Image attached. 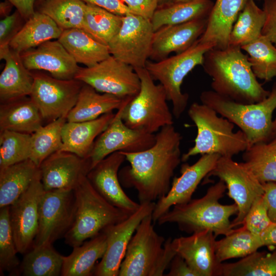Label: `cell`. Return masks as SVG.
I'll use <instances>...</instances> for the list:
<instances>
[{"label": "cell", "mask_w": 276, "mask_h": 276, "mask_svg": "<svg viewBox=\"0 0 276 276\" xmlns=\"http://www.w3.org/2000/svg\"><path fill=\"white\" fill-rule=\"evenodd\" d=\"M155 137L154 144L145 150L121 151L130 165L119 170L120 181L124 187L136 190L140 204L154 202L168 193L181 161L182 136L173 125L163 127Z\"/></svg>", "instance_id": "cell-1"}, {"label": "cell", "mask_w": 276, "mask_h": 276, "mask_svg": "<svg viewBox=\"0 0 276 276\" xmlns=\"http://www.w3.org/2000/svg\"><path fill=\"white\" fill-rule=\"evenodd\" d=\"M242 51L238 47L213 48L204 54L201 65L212 80V90L218 94L242 104L261 102L270 91L258 82Z\"/></svg>", "instance_id": "cell-2"}, {"label": "cell", "mask_w": 276, "mask_h": 276, "mask_svg": "<svg viewBox=\"0 0 276 276\" xmlns=\"http://www.w3.org/2000/svg\"><path fill=\"white\" fill-rule=\"evenodd\" d=\"M226 189L225 183L219 180L208 189L203 197L174 205L157 222L159 225L175 223L180 230L189 234L208 229L216 237L225 236L234 230L229 218L238 212L235 203L226 205L219 203Z\"/></svg>", "instance_id": "cell-3"}, {"label": "cell", "mask_w": 276, "mask_h": 276, "mask_svg": "<svg viewBox=\"0 0 276 276\" xmlns=\"http://www.w3.org/2000/svg\"><path fill=\"white\" fill-rule=\"evenodd\" d=\"M188 113L196 126L197 133L194 146L182 155L181 161L186 162L191 156L205 154L233 157L250 145L242 130L234 132L235 124L219 117L210 107L194 102Z\"/></svg>", "instance_id": "cell-4"}, {"label": "cell", "mask_w": 276, "mask_h": 276, "mask_svg": "<svg viewBox=\"0 0 276 276\" xmlns=\"http://www.w3.org/2000/svg\"><path fill=\"white\" fill-rule=\"evenodd\" d=\"M75 212L73 224L65 235V243L80 245L107 227L126 219L130 214L112 205L94 188L83 176L74 190ZM131 215V214H130Z\"/></svg>", "instance_id": "cell-5"}, {"label": "cell", "mask_w": 276, "mask_h": 276, "mask_svg": "<svg viewBox=\"0 0 276 276\" xmlns=\"http://www.w3.org/2000/svg\"><path fill=\"white\" fill-rule=\"evenodd\" d=\"M152 214L141 222L121 264L118 276H162L176 254L171 238L155 231Z\"/></svg>", "instance_id": "cell-6"}, {"label": "cell", "mask_w": 276, "mask_h": 276, "mask_svg": "<svg viewBox=\"0 0 276 276\" xmlns=\"http://www.w3.org/2000/svg\"><path fill=\"white\" fill-rule=\"evenodd\" d=\"M200 100L201 103L237 125L245 134L250 145L267 141L276 109V82L268 96L258 103H238L212 90L202 91Z\"/></svg>", "instance_id": "cell-7"}, {"label": "cell", "mask_w": 276, "mask_h": 276, "mask_svg": "<svg viewBox=\"0 0 276 276\" xmlns=\"http://www.w3.org/2000/svg\"><path fill=\"white\" fill-rule=\"evenodd\" d=\"M141 87L133 98H127L122 106L121 117L129 127L154 134L163 127L173 125V114L167 103L166 91L156 84L145 67L134 68Z\"/></svg>", "instance_id": "cell-8"}, {"label": "cell", "mask_w": 276, "mask_h": 276, "mask_svg": "<svg viewBox=\"0 0 276 276\" xmlns=\"http://www.w3.org/2000/svg\"><path fill=\"white\" fill-rule=\"evenodd\" d=\"M214 47L213 43H202L198 39L182 53L158 61H147L145 67L154 80L158 81L164 87L176 119L180 118L188 104L189 95L181 90L185 78L196 66L202 65L204 54Z\"/></svg>", "instance_id": "cell-9"}, {"label": "cell", "mask_w": 276, "mask_h": 276, "mask_svg": "<svg viewBox=\"0 0 276 276\" xmlns=\"http://www.w3.org/2000/svg\"><path fill=\"white\" fill-rule=\"evenodd\" d=\"M75 79L122 99L134 97L141 87L134 68L112 55L92 66L80 67Z\"/></svg>", "instance_id": "cell-10"}, {"label": "cell", "mask_w": 276, "mask_h": 276, "mask_svg": "<svg viewBox=\"0 0 276 276\" xmlns=\"http://www.w3.org/2000/svg\"><path fill=\"white\" fill-rule=\"evenodd\" d=\"M75 212L74 190L44 191L39 204L38 231L31 248L52 245L64 238L73 224Z\"/></svg>", "instance_id": "cell-11"}, {"label": "cell", "mask_w": 276, "mask_h": 276, "mask_svg": "<svg viewBox=\"0 0 276 276\" xmlns=\"http://www.w3.org/2000/svg\"><path fill=\"white\" fill-rule=\"evenodd\" d=\"M34 82L30 97L38 108L43 120L49 122L67 117L75 105L82 82L59 79L42 73H32Z\"/></svg>", "instance_id": "cell-12"}, {"label": "cell", "mask_w": 276, "mask_h": 276, "mask_svg": "<svg viewBox=\"0 0 276 276\" xmlns=\"http://www.w3.org/2000/svg\"><path fill=\"white\" fill-rule=\"evenodd\" d=\"M154 32L150 20L133 14L122 16L121 28L108 44L110 55L133 68L145 67Z\"/></svg>", "instance_id": "cell-13"}, {"label": "cell", "mask_w": 276, "mask_h": 276, "mask_svg": "<svg viewBox=\"0 0 276 276\" xmlns=\"http://www.w3.org/2000/svg\"><path fill=\"white\" fill-rule=\"evenodd\" d=\"M212 176L218 177L225 183L228 196L238 206L237 217L232 222L233 227L242 225L254 201L264 195L263 184L243 162H237L231 157L220 156L207 176Z\"/></svg>", "instance_id": "cell-14"}, {"label": "cell", "mask_w": 276, "mask_h": 276, "mask_svg": "<svg viewBox=\"0 0 276 276\" xmlns=\"http://www.w3.org/2000/svg\"><path fill=\"white\" fill-rule=\"evenodd\" d=\"M122 106L95 141L88 157L91 169L114 152H140L150 148L155 142V134L131 128L124 123L121 117Z\"/></svg>", "instance_id": "cell-15"}, {"label": "cell", "mask_w": 276, "mask_h": 276, "mask_svg": "<svg viewBox=\"0 0 276 276\" xmlns=\"http://www.w3.org/2000/svg\"><path fill=\"white\" fill-rule=\"evenodd\" d=\"M40 175L28 189L9 206V220L18 253L29 250L36 236L39 224V204L44 192Z\"/></svg>", "instance_id": "cell-16"}, {"label": "cell", "mask_w": 276, "mask_h": 276, "mask_svg": "<svg viewBox=\"0 0 276 276\" xmlns=\"http://www.w3.org/2000/svg\"><path fill=\"white\" fill-rule=\"evenodd\" d=\"M155 204L154 202L141 204L139 209L124 220L104 230L107 236V248L100 262L96 265L93 275L118 276L132 236L142 220L152 213Z\"/></svg>", "instance_id": "cell-17"}, {"label": "cell", "mask_w": 276, "mask_h": 276, "mask_svg": "<svg viewBox=\"0 0 276 276\" xmlns=\"http://www.w3.org/2000/svg\"><path fill=\"white\" fill-rule=\"evenodd\" d=\"M220 156L217 154H205L192 165L183 164L180 176L173 178L168 193L155 203L152 213L153 222L174 205L190 201L200 182L213 170Z\"/></svg>", "instance_id": "cell-18"}, {"label": "cell", "mask_w": 276, "mask_h": 276, "mask_svg": "<svg viewBox=\"0 0 276 276\" xmlns=\"http://www.w3.org/2000/svg\"><path fill=\"white\" fill-rule=\"evenodd\" d=\"M216 236L211 230L172 240V246L198 276H222V263L216 255Z\"/></svg>", "instance_id": "cell-19"}, {"label": "cell", "mask_w": 276, "mask_h": 276, "mask_svg": "<svg viewBox=\"0 0 276 276\" xmlns=\"http://www.w3.org/2000/svg\"><path fill=\"white\" fill-rule=\"evenodd\" d=\"M126 160L121 152H114L99 162L87 175L90 183L106 200L129 214L141 206L124 192L119 178L120 168Z\"/></svg>", "instance_id": "cell-20"}, {"label": "cell", "mask_w": 276, "mask_h": 276, "mask_svg": "<svg viewBox=\"0 0 276 276\" xmlns=\"http://www.w3.org/2000/svg\"><path fill=\"white\" fill-rule=\"evenodd\" d=\"M44 191L74 190L83 176L91 170L89 158H83L64 151L53 153L39 166Z\"/></svg>", "instance_id": "cell-21"}, {"label": "cell", "mask_w": 276, "mask_h": 276, "mask_svg": "<svg viewBox=\"0 0 276 276\" xmlns=\"http://www.w3.org/2000/svg\"><path fill=\"white\" fill-rule=\"evenodd\" d=\"M20 55L28 70H43L59 79H74L80 68L58 40L47 41Z\"/></svg>", "instance_id": "cell-22"}, {"label": "cell", "mask_w": 276, "mask_h": 276, "mask_svg": "<svg viewBox=\"0 0 276 276\" xmlns=\"http://www.w3.org/2000/svg\"><path fill=\"white\" fill-rule=\"evenodd\" d=\"M208 18L163 26L154 32L150 58L164 59L170 54L182 53L190 48L203 34Z\"/></svg>", "instance_id": "cell-23"}, {"label": "cell", "mask_w": 276, "mask_h": 276, "mask_svg": "<svg viewBox=\"0 0 276 276\" xmlns=\"http://www.w3.org/2000/svg\"><path fill=\"white\" fill-rule=\"evenodd\" d=\"M0 58L5 61L0 75L1 103L30 96L33 76L23 63L20 54L5 45L0 47Z\"/></svg>", "instance_id": "cell-24"}, {"label": "cell", "mask_w": 276, "mask_h": 276, "mask_svg": "<svg viewBox=\"0 0 276 276\" xmlns=\"http://www.w3.org/2000/svg\"><path fill=\"white\" fill-rule=\"evenodd\" d=\"M249 1L216 0L208 17L205 30L198 41L213 43L216 49L227 48L234 24Z\"/></svg>", "instance_id": "cell-25"}, {"label": "cell", "mask_w": 276, "mask_h": 276, "mask_svg": "<svg viewBox=\"0 0 276 276\" xmlns=\"http://www.w3.org/2000/svg\"><path fill=\"white\" fill-rule=\"evenodd\" d=\"M114 114L111 112L90 121H66L62 130L63 146L60 151L88 158L96 137L106 129Z\"/></svg>", "instance_id": "cell-26"}, {"label": "cell", "mask_w": 276, "mask_h": 276, "mask_svg": "<svg viewBox=\"0 0 276 276\" xmlns=\"http://www.w3.org/2000/svg\"><path fill=\"white\" fill-rule=\"evenodd\" d=\"M40 111L30 97H25L0 106V131L32 134L42 126Z\"/></svg>", "instance_id": "cell-27"}, {"label": "cell", "mask_w": 276, "mask_h": 276, "mask_svg": "<svg viewBox=\"0 0 276 276\" xmlns=\"http://www.w3.org/2000/svg\"><path fill=\"white\" fill-rule=\"evenodd\" d=\"M63 31L48 15L35 11L13 37L9 46L21 54L47 41L58 39Z\"/></svg>", "instance_id": "cell-28"}, {"label": "cell", "mask_w": 276, "mask_h": 276, "mask_svg": "<svg viewBox=\"0 0 276 276\" xmlns=\"http://www.w3.org/2000/svg\"><path fill=\"white\" fill-rule=\"evenodd\" d=\"M106 248L107 236L104 231L74 247L70 255L63 256L61 275H93L96 262L103 257Z\"/></svg>", "instance_id": "cell-29"}, {"label": "cell", "mask_w": 276, "mask_h": 276, "mask_svg": "<svg viewBox=\"0 0 276 276\" xmlns=\"http://www.w3.org/2000/svg\"><path fill=\"white\" fill-rule=\"evenodd\" d=\"M40 175L39 167L30 158L0 169V208L10 206Z\"/></svg>", "instance_id": "cell-30"}, {"label": "cell", "mask_w": 276, "mask_h": 276, "mask_svg": "<svg viewBox=\"0 0 276 276\" xmlns=\"http://www.w3.org/2000/svg\"><path fill=\"white\" fill-rule=\"evenodd\" d=\"M98 92L90 85L84 83L75 105L66 117V121L77 122L95 120L113 110H118L127 99Z\"/></svg>", "instance_id": "cell-31"}, {"label": "cell", "mask_w": 276, "mask_h": 276, "mask_svg": "<svg viewBox=\"0 0 276 276\" xmlns=\"http://www.w3.org/2000/svg\"><path fill=\"white\" fill-rule=\"evenodd\" d=\"M58 40L77 63L86 67L92 66L111 55L108 45L82 29L64 30Z\"/></svg>", "instance_id": "cell-32"}, {"label": "cell", "mask_w": 276, "mask_h": 276, "mask_svg": "<svg viewBox=\"0 0 276 276\" xmlns=\"http://www.w3.org/2000/svg\"><path fill=\"white\" fill-rule=\"evenodd\" d=\"M213 4L211 0H193L159 7L151 19L154 31L165 26L208 18Z\"/></svg>", "instance_id": "cell-33"}, {"label": "cell", "mask_w": 276, "mask_h": 276, "mask_svg": "<svg viewBox=\"0 0 276 276\" xmlns=\"http://www.w3.org/2000/svg\"><path fill=\"white\" fill-rule=\"evenodd\" d=\"M266 20V13L256 4L249 1L239 13L231 30L228 46L241 47L262 35Z\"/></svg>", "instance_id": "cell-34"}, {"label": "cell", "mask_w": 276, "mask_h": 276, "mask_svg": "<svg viewBox=\"0 0 276 276\" xmlns=\"http://www.w3.org/2000/svg\"><path fill=\"white\" fill-rule=\"evenodd\" d=\"M63 256L47 245L31 248L24 254L18 273L25 276L61 275Z\"/></svg>", "instance_id": "cell-35"}, {"label": "cell", "mask_w": 276, "mask_h": 276, "mask_svg": "<svg viewBox=\"0 0 276 276\" xmlns=\"http://www.w3.org/2000/svg\"><path fill=\"white\" fill-rule=\"evenodd\" d=\"M263 246L260 235H255L242 225L216 242V255L219 262L245 257Z\"/></svg>", "instance_id": "cell-36"}, {"label": "cell", "mask_w": 276, "mask_h": 276, "mask_svg": "<svg viewBox=\"0 0 276 276\" xmlns=\"http://www.w3.org/2000/svg\"><path fill=\"white\" fill-rule=\"evenodd\" d=\"M122 24V16L86 3L82 29L99 42L108 45Z\"/></svg>", "instance_id": "cell-37"}, {"label": "cell", "mask_w": 276, "mask_h": 276, "mask_svg": "<svg viewBox=\"0 0 276 276\" xmlns=\"http://www.w3.org/2000/svg\"><path fill=\"white\" fill-rule=\"evenodd\" d=\"M66 118H60L42 126L31 134L30 159L39 167L42 162L62 148V130Z\"/></svg>", "instance_id": "cell-38"}, {"label": "cell", "mask_w": 276, "mask_h": 276, "mask_svg": "<svg viewBox=\"0 0 276 276\" xmlns=\"http://www.w3.org/2000/svg\"><path fill=\"white\" fill-rule=\"evenodd\" d=\"M243 163L262 184L276 182V149L266 142L250 145L243 152Z\"/></svg>", "instance_id": "cell-39"}, {"label": "cell", "mask_w": 276, "mask_h": 276, "mask_svg": "<svg viewBox=\"0 0 276 276\" xmlns=\"http://www.w3.org/2000/svg\"><path fill=\"white\" fill-rule=\"evenodd\" d=\"M241 49L247 53L257 78L269 81L276 77V46L267 37L262 34Z\"/></svg>", "instance_id": "cell-40"}, {"label": "cell", "mask_w": 276, "mask_h": 276, "mask_svg": "<svg viewBox=\"0 0 276 276\" xmlns=\"http://www.w3.org/2000/svg\"><path fill=\"white\" fill-rule=\"evenodd\" d=\"M276 250L255 251L237 262L222 263V276H275Z\"/></svg>", "instance_id": "cell-41"}, {"label": "cell", "mask_w": 276, "mask_h": 276, "mask_svg": "<svg viewBox=\"0 0 276 276\" xmlns=\"http://www.w3.org/2000/svg\"><path fill=\"white\" fill-rule=\"evenodd\" d=\"M39 11L50 17L63 30L83 28L86 3L82 0H45Z\"/></svg>", "instance_id": "cell-42"}, {"label": "cell", "mask_w": 276, "mask_h": 276, "mask_svg": "<svg viewBox=\"0 0 276 276\" xmlns=\"http://www.w3.org/2000/svg\"><path fill=\"white\" fill-rule=\"evenodd\" d=\"M31 134L0 131V169L30 158Z\"/></svg>", "instance_id": "cell-43"}, {"label": "cell", "mask_w": 276, "mask_h": 276, "mask_svg": "<svg viewBox=\"0 0 276 276\" xmlns=\"http://www.w3.org/2000/svg\"><path fill=\"white\" fill-rule=\"evenodd\" d=\"M9 206L0 208V273H18L20 264L9 220Z\"/></svg>", "instance_id": "cell-44"}, {"label": "cell", "mask_w": 276, "mask_h": 276, "mask_svg": "<svg viewBox=\"0 0 276 276\" xmlns=\"http://www.w3.org/2000/svg\"><path fill=\"white\" fill-rule=\"evenodd\" d=\"M272 223L268 215V206L264 194L254 201L242 225L252 233L261 236Z\"/></svg>", "instance_id": "cell-45"}, {"label": "cell", "mask_w": 276, "mask_h": 276, "mask_svg": "<svg viewBox=\"0 0 276 276\" xmlns=\"http://www.w3.org/2000/svg\"><path fill=\"white\" fill-rule=\"evenodd\" d=\"M22 18L16 10L1 20L0 21V47L9 45L15 35L18 32L20 18Z\"/></svg>", "instance_id": "cell-46"}, {"label": "cell", "mask_w": 276, "mask_h": 276, "mask_svg": "<svg viewBox=\"0 0 276 276\" xmlns=\"http://www.w3.org/2000/svg\"><path fill=\"white\" fill-rule=\"evenodd\" d=\"M263 9L266 13V20L262 34L276 46V0H263Z\"/></svg>", "instance_id": "cell-47"}, {"label": "cell", "mask_w": 276, "mask_h": 276, "mask_svg": "<svg viewBox=\"0 0 276 276\" xmlns=\"http://www.w3.org/2000/svg\"><path fill=\"white\" fill-rule=\"evenodd\" d=\"M132 14L151 19L158 7L157 0H121Z\"/></svg>", "instance_id": "cell-48"}, {"label": "cell", "mask_w": 276, "mask_h": 276, "mask_svg": "<svg viewBox=\"0 0 276 276\" xmlns=\"http://www.w3.org/2000/svg\"><path fill=\"white\" fill-rule=\"evenodd\" d=\"M85 3L92 4L104 9L114 14L124 16L132 14L128 7L121 0H82Z\"/></svg>", "instance_id": "cell-49"}, {"label": "cell", "mask_w": 276, "mask_h": 276, "mask_svg": "<svg viewBox=\"0 0 276 276\" xmlns=\"http://www.w3.org/2000/svg\"><path fill=\"white\" fill-rule=\"evenodd\" d=\"M169 271L167 276H198L185 260L179 255L176 254L172 259Z\"/></svg>", "instance_id": "cell-50"}, {"label": "cell", "mask_w": 276, "mask_h": 276, "mask_svg": "<svg viewBox=\"0 0 276 276\" xmlns=\"http://www.w3.org/2000/svg\"><path fill=\"white\" fill-rule=\"evenodd\" d=\"M269 217L272 222L276 223V182L263 184Z\"/></svg>", "instance_id": "cell-51"}, {"label": "cell", "mask_w": 276, "mask_h": 276, "mask_svg": "<svg viewBox=\"0 0 276 276\" xmlns=\"http://www.w3.org/2000/svg\"><path fill=\"white\" fill-rule=\"evenodd\" d=\"M18 11L24 19H28L35 13V0H7Z\"/></svg>", "instance_id": "cell-52"}, {"label": "cell", "mask_w": 276, "mask_h": 276, "mask_svg": "<svg viewBox=\"0 0 276 276\" xmlns=\"http://www.w3.org/2000/svg\"><path fill=\"white\" fill-rule=\"evenodd\" d=\"M264 246L276 247V223L271 224L261 235Z\"/></svg>", "instance_id": "cell-53"}, {"label": "cell", "mask_w": 276, "mask_h": 276, "mask_svg": "<svg viewBox=\"0 0 276 276\" xmlns=\"http://www.w3.org/2000/svg\"><path fill=\"white\" fill-rule=\"evenodd\" d=\"M266 142L276 149V118L273 120L271 131Z\"/></svg>", "instance_id": "cell-54"}, {"label": "cell", "mask_w": 276, "mask_h": 276, "mask_svg": "<svg viewBox=\"0 0 276 276\" xmlns=\"http://www.w3.org/2000/svg\"><path fill=\"white\" fill-rule=\"evenodd\" d=\"M14 6L10 2L6 0L4 2H1L0 5V13L3 17H6L10 14L12 7Z\"/></svg>", "instance_id": "cell-55"}, {"label": "cell", "mask_w": 276, "mask_h": 276, "mask_svg": "<svg viewBox=\"0 0 276 276\" xmlns=\"http://www.w3.org/2000/svg\"><path fill=\"white\" fill-rule=\"evenodd\" d=\"M158 7H162L173 3V0H157Z\"/></svg>", "instance_id": "cell-56"}, {"label": "cell", "mask_w": 276, "mask_h": 276, "mask_svg": "<svg viewBox=\"0 0 276 276\" xmlns=\"http://www.w3.org/2000/svg\"><path fill=\"white\" fill-rule=\"evenodd\" d=\"M193 0H173V3L189 2Z\"/></svg>", "instance_id": "cell-57"}, {"label": "cell", "mask_w": 276, "mask_h": 276, "mask_svg": "<svg viewBox=\"0 0 276 276\" xmlns=\"http://www.w3.org/2000/svg\"><path fill=\"white\" fill-rule=\"evenodd\" d=\"M45 0H37V3L39 4L42 3L43 2H44Z\"/></svg>", "instance_id": "cell-58"}]
</instances>
